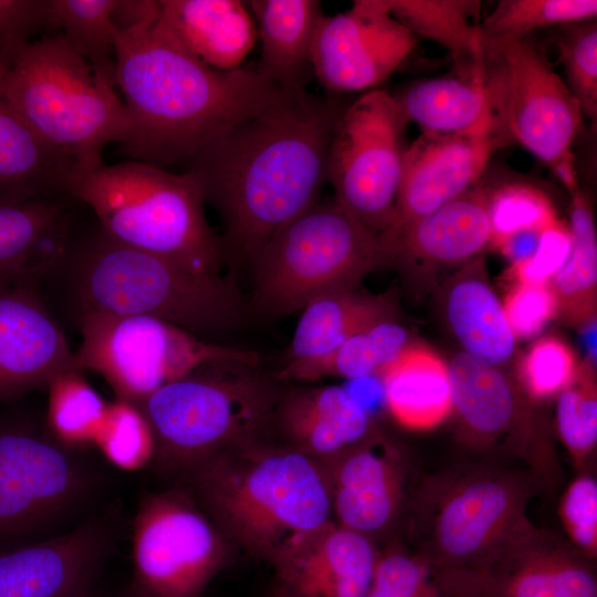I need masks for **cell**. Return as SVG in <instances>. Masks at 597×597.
I'll list each match as a JSON object with an SVG mask.
<instances>
[{
  "label": "cell",
  "instance_id": "1",
  "mask_svg": "<svg viewBox=\"0 0 597 597\" xmlns=\"http://www.w3.org/2000/svg\"><path fill=\"white\" fill-rule=\"evenodd\" d=\"M348 104L291 92L186 164L222 222L223 255L252 262L287 223L318 202L327 154Z\"/></svg>",
  "mask_w": 597,
  "mask_h": 597
},
{
  "label": "cell",
  "instance_id": "2",
  "mask_svg": "<svg viewBox=\"0 0 597 597\" xmlns=\"http://www.w3.org/2000/svg\"><path fill=\"white\" fill-rule=\"evenodd\" d=\"M116 31L115 84L130 127L121 151L165 168L185 165L235 124L293 91L256 69L214 70L154 29Z\"/></svg>",
  "mask_w": 597,
  "mask_h": 597
},
{
  "label": "cell",
  "instance_id": "3",
  "mask_svg": "<svg viewBox=\"0 0 597 597\" xmlns=\"http://www.w3.org/2000/svg\"><path fill=\"white\" fill-rule=\"evenodd\" d=\"M248 446L187 474L223 535L272 563L333 521L327 481L314 459L295 449Z\"/></svg>",
  "mask_w": 597,
  "mask_h": 597
},
{
  "label": "cell",
  "instance_id": "4",
  "mask_svg": "<svg viewBox=\"0 0 597 597\" xmlns=\"http://www.w3.org/2000/svg\"><path fill=\"white\" fill-rule=\"evenodd\" d=\"M60 270L70 271L80 314L149 316L196 335L232 329L247 316L237 289L220 275L124 245L98 226L74 237Z\"/></svg>",
  "mask_w": 597,
  "mask_h": 597
},
{
  "label": "cell",
  "instance_id": "5",
  "mask_svg": "<svg viewBox=\"0 0 597 597\" xmlns=\"http://www.w3.org/2000/svg\"><path fill=\"white\" fill-rule=\"evenodd\" d=\"M64 190L92 210L113 240L219 276L221 242L207 222L201 192L189 172L133 159L102 163L74 168Z\"/></svg>",
  "mask_w": 597,
  "mask_h": 597
},
{
  "label": "cell",
  "instance_id": "6",
  "mask_svg": "<svg viewBox=\"0 0 597 597\" xmlns=\"http://www.w3.org/2000/svg\"><path fill=\"white\" fill-rule=\"evenodd\" d=\"M3 85L30 129L77 169L102 164L104 148L128 135L129 115L115 87L59 33L27 44Z\"/></svg>",
  "mask_w": 597,
  "mask_h": 597
},
{
  "label": "cell",
  "instance_id": "7",
  "mask_svg": "<svg viewBox=\"0 0 597 597\" xmlns=\"http://www.w3.org/2000/svg\"><path fill=\"white\" fill-rule=\"evenodd\" d=\"M538 483L531 470L495 463L426 476L410 502L416 553L436 569L476 566L528 519Z\"/></svg>",
  "mask_w": 597,
  "mask_h": 597
},
{
  "label": "cell",
  "instance_id": "8",
  "mask_svg": "<svg viewBox=\"0 0 597 597\" xmlns=\"http://www.w3.org/2000/svg\"><path fill=\"white\" fill-rule=\"evenodd\" d=\"M253 368L213 362L138 405L155 436L154 462L187 473L210 457L249 444L274 405L272 385Z\"/></svg>",
  "mask_w": 597,
  "mask_h": 597
},
{
  "label": "cell",
  "instance_id": "9",
  "mask_svg": "<svg viewBox=\"0 0 597 597\" xmlns=\"http://www.w3.org/2000/svg\"><path fill=\"white\" fill-rule=\"evenodd\" d=\"M389 263L380 235L335 200L317 202L281 229L254 261V306L265 315L301 311L323 294L358 287Z\"/></svg>",
  "mask_w": 597,
  "mask_h": 597
},
{
  "label": "cell",
  "instance_id": "10",
  "mask_svg": "<svg viewBox=\"0 0 597 597\" xmlns=\"http://www.w3.org/2000/svg\"><path fill=\"white\" fill-rule=\"evenodd\" d=\"M479 63L499 147L523 146L573 193L578 185L572 148L584 117L565 81L526 39L481 53Z\"/></svg>",
  "mask_w": 597,
  "mask_h": 597
},
{
  "label": "cell",
  "instance_id": "11",
  "mask_svg": "<svg viewBox=\"0 0 597 597\" xmlns=\"http://www.w3.org/2000/svg\"><path fill=\"white\" fill-rule=\"evenodd\" d=\"M80 331L78 368L97 373L117 399L136 405L210 363L228 360L254 367L260 360L254 350L211 343L149 316L83 313Z\"/></svg>",
  "mask_w": 597,
  "mask_h": 597
},
{
  "label": "cell",
  "instance_id": "12",
  "mask_svg": "<svg viewBox=\"0 0 597 597\" xmlns=\"http://www.w3.org/2000/svg\"><path fill=\"white\" fill-rule=\"evenodd\" d=\"M93 478L76 452L27 415L0 413V551L35 542L84 502Z\"/></svg>",
  "mask_w": 597,
  "mask_h": 597
},
{
  "label": "cell",
  "instance_id": "13",
  "mask_svg": "<svg viewBox=\"0 0 597 597\" xmlns=\"http://www.w3.org/2000/svg\"><path fill=\"white\" fill-rule=\"evenodd\" d=\"M408 123L397 97L374 88L346 106L329 143L334 200L379 235L394 221Z\"/></svg>",
  "mask_w": 597,
  "mask_h": 597
},
{
  "label": "cell",
  "instance_id": "14",
  "mask_svg": "<svg viewBox=\"0 0 597 597\" xmlns=\"http://www.w3.org/2000/svg\"><path fill=\"white\" fill-rule=\"evenodd\" d=\"M189 494L171 490L139 500L128 597H200L226 565V536Z\"/></svg>",
  "mask_w": 597,
  "mask_h": 597
},
{
  "label": "cell",
  "instance_id": "15",
  "mask_svg": "<svg viewBox=\"0 0 597 597\" xmlns=\"http://www.w3.org/2000/svg\"><path fill=\"white\" fill-rule=\"evenodd\" d=\"M436 573L450 597H597L595 562L530 519L476 566Z\"/></svg>",
  "mask_w": 597,
  "mask_h": 597
},
{
  "label": "cell",
  "instance_id": "16",
  "mask_svg": "<svg viewBox=\"0 0 597 597\" xmlns=\"http://www.w3.org/2000/svg\"><path fill=\"white\" fill-rule=\"evenodd\" d=\"M458 437L475 451L505 444L538 478L554 471L551 450L535 440L531 400L503 368L463 350L448 364Z\"/></svg>",
  "mask_w": 597,
  "mask_h": 597
},
{
  "label": "cell",
  "instance_id": "17",
  "mask_svg": "<svg viewBox=\"0 0 597 597\" xmlns=\"http://www.w3.org/2000/svg\"><path fill=\"white\" fill-rule=\"evenodd\" d=\"M418 43L396 20L387 0H355L349 10L323 15L312 45V65L332 93L374 90L410 55Z\"/></svg>",
  "mask_w": 597,
  "mask_h": 597
},
{
  "label": "cell",
  "instance_id": "18",
  "mask_svg": "<svg viewBox=\"0 0 597 597\" xmlns=\"http://www.w3.org/2000/svg\"><path fill=\"white\" fill-rule=\"evenodd\" d=\"M0 551V597H90L118 532L115 513Z\"/></svg>",
  "mask_w": 597,
  "mask_h": 597
},
{
  "label": "cell",
  "instance_id": "19",
  "mask_svg": "<svg viewBox=\"0 0 597 597\" xmlns=\"http://www.w3.org/2000/svg\"><path fill=\"white\" fill-rule=\"evenodd\" d=\"M324 471L333 521L371 538L388 530L407 500V462L400 449L375 428L328 458Z\"/></svg>",
  "mask_w": 597,
  "mask_h": 597
},
{
  "label": "cell",
  "instance_id": "20",
  "mask_svg": "<svg viewBox=\"0 0 597 597\" xmlns=\"http://www.w3.org/2000/svg\"><path fill=\"white\" fill-rule=\"evenodd\" d=\"M69 369H80L75 352L38 285L0 283V404L46 389Z\"/></svg>",
  "mask_w": 597,
  "mask_h": 597
},
{
  "label": "cell",
  "instance_id": "21",
  "mask_svg": "<svg viewBox=\"0 0 597 597\" xmlns=\"http://www.w3.org/2000/svg\"><path fill=\"white\" fill-rule=\"evenodd\" d=\"M499 148L490 127L457 135L422 134L407 147L389 234L474 187Z\"/></svg>",
  "mask_w": 597,
  "mask_h": 597
},
{
  "label": "cell",
  "instance_id": "22",
  "mask_svg": "<svg viewBox=\"0 0 597 597\" xmlns=\"http://www.w3.org/2000/svg\"><path fill=\"white\" fill-rule=\"evenodd\" d=\"M378 557L371 538L332 521L271 563L272 597H365Z\"/></svg>",
  "mask_w": 597,
  "mask_h": 597
},
{
  "label": "cell",
  "instance_id": "23",
  "mask_svg": "<svg viewBox=\"0 0 597 597\" xmlns=\"http://www.w3.org/2000/svg\"><path fill=\"white\" fill-rule=\"evenodd\" d=\"M67 193L0 198V283L38 282L59 271L75 237Z\"/></svg>",
  "mask_w": 597,
  "mask_h": 597
},
{
  "label": "cell",
  "instance_id": "24",
  "mask_svg": "<svg viewBox=\"0 0 597 597\" xmlns=\"http://www.w3.org/2000/svg\"><path fill=\"white\" fill-rule=\"evenodd\" d=\"M491 195L472 187L458 198L396 231L380 235L389 263L464 265L491 241Z\"/></svg>",
  "mask_w": 597,
  "mask_h": 597
},
{
  "label": "cell",
  "instance_id": "25",
  "mask_svg": "<svg viewBox=\"0 0 597 597\" xmlns=\"http://www.w3.org/2000/svg\"><path fill=\"white\" fill-rule=\"evenodd\" d=\"M154 29L219 71L242 67L258 39L251 11L240 0H158Z\"/></svg>",
  "mask_w": 597,
  "mask_h": 597
},
{
  "label": "cell",
  "instance_id": "26",
  "mask_svg": "<svg viewBox=\"0 0 597 597\" xmlns=\"http://www.w3.org/2000/svg\"><path fill=\"white\" fill-rule=\"evenodd\" d=\"M281 428L293 449L310 458H332L373 429L369 410L344 386L296 390L280 406Z\"/></svg>",
  "mask_w": 597,
  "mask_h": 597
},
{
  "label": "cell",
  "instance_id": "27",
  "mask_svg": "<svg viewBox=\"0 0 597 597\" xmlns=\"http://www.w3.org/2000/svg\"><path fill=\"white\" fill-rule=\"evenodd\" d=\"M261 42L256 71L293 92L306 91L313 72L312 45L323 18L317 0H251L247 2Z\"/></svg>",
  "mask_w": 597,
  "mask_h": 597
},
{
  "label": "cell",
  "instance_id": "28",
  "mask_svg": "<svg viewBox=\"0 0 597 597\" xmlns=\"http://www.w3.org/2000/svg\"><path fill=\"white\" fill-rule=\"evenodd\" d=\"M444 313L463 352L504 369L516 338L491 286L483 256L462 265L446 287Z\"/></svg>",
  "mask_w": 597,
  "mask_h": 597
},
{
  "label": "cell",
  "instance_id": "29",
  "mask_svg": "<svg viewBox=\"0 0 597 597\" xmlns=\"http://www.w3.org/2000/svg\"><path fill=\"white\" fill-rule=\"evenodd\" d=\"M378 379L388 412L406 430L430 431L452 415L449 367L431 349L408 344Z\"/></svg>",
  "mask_w": 597,
  "mask_h": 597
},
{
  "label": "cell",
  "instance_id": "30",
  "mask_svg": "<svg viewBox=\"0 0 597 597\" xmlns=\"http://www.w3.org/2000/svg\"><path fill=\"white\" fill-rule=\"evenodd\" d=\"M9 66L0 59V198L66 193L65 184L75 167L48 147L14 108L3 85Z\"/></svg>",
  "mask_w": 597,
  "mask_h": 597
},
{
  "label": "cell",
  "instance_id": "31",
  "mask_svg": "<svg viewBox=\"0 0 597 597\" xmlns=\"http://www.w3.org/2000/svg\"><path fill=\"white\" fill-rule=\"evenodd\" d=\"M395 314L389 296L370 294L358 287L315 297L301 310L286 362L325 355L353 334L379 321L394 318Z\"/></svg>",
  "mask_w": 597,
  "mask_h": 597
},
{
  "label": "cell",
  "instance_id": "32",
  "mask_svg": "<svg viewBox=\"0 0 597 597\" xmlns=\"http://www.w3.org/2000/svg\"><path fill=\"white\" fill-rule=\"evenodd\" d=\"M422 134H470L491 126L489 100L479 77H442L410 86L396 96Z\"/></svg>",
  "mask_w": 597,
  "mask_h": 597
},
{
  "label": "cell",
  "instance_id": "33",
  "mask_svg": "<svg viewBox=\"0 0 597 597\" xmlns=\"http://www.w3.org/2000/svg\"><path fill=\"white\" fill-rule=\"evenodd\" d=\"M409 333L396 317L374 323L320 357L290 360L276 373L280 380L316 381L337 377L350 381L378 377L409 344Z\"/></svg>",
  "mask_w": 597,
  "mask_h": 597
},
{
  "label": "cell",
  "instance_id": "34",
  "mask_svg": "<svg viewBox=\"0 0 597 597\" xmlns=\"http://www.w3.org/2000/svg\"><path fill=\"white\" fill-rule=\"evenodd\" d=\"M391 15L415 36L448 50L459 76H479L480 11L478 0H387Z\"/></svg>",
  "mask_w": 597,
  "mask_h": 597
},
{
  "label": "cell",
  "instance_id": "35",
  "mask_svg": "<svg viewBox=\"0 0 597 597\" xmlns=\"http://www.w3.org/2000/svg\"><path fill=\"white\" fill-rule=\"evenodd\" d=\"M570 195L572 248L549 284L558 304L557 317L566 325L583 327L596 323L597 235L588 198L579 188Z\"/></svg>",
  "mask_w": 597,
  "mask_h": 597
},
{
  "label": "cell",
  "instance_id": "36",
  "mask_svg": "<svg viewBox=\"0 0 597 597\" xmlns=\"http://www.w3.org/2000/svg\"><path fill=\"white\" fill-rule=\"evenodd\" d=\"M52 30L107 83L115 84L116 0H49Z\"/></svg>",
  "mask_w": 597,
  "mask_h": 597
},
{
  "label": "cell",
  "instance_id": "37",
  "mask_svg": "<svg viewBox=\"0 0 597 597\" xmlns=\"http://www.w3.org/2000/svg\"><path fill=\"white\" fill-rule=\"evenodd\" d=\"M82 373L64 370L46 387L44 429L57 443L74 452L93 446L108 404Z\"/></svg>",
  "mask_w": 597,
  "mask_h": 597
},
{
  "label": "cell",
  "instance_id": "38",
  "mask_svg": "<svg viewBox=\"0 0 597 597\" xmlns=\"http://www.w3.org/2000/svg\"><path fill=\"white\" fill-rule=\"evenodd\" d=\"M596 17V0H501L481 21L480 54L504 43L524 40L535 30Z\"/></svg>",
  "mask_w": 597,
  "mask_h": 597
},
{
  "label": "cell",
  "instance_id": "39",
  "mask_svg": "<svg viewBox=\"0 0 597 597\" xmlns=\"http://www.w3.org/2000/svg\"><path fill=\"white\" fill-rule=\"evenodd\" d=\"M556 426L562 443L584 472L597 444V380L591 358L579 363L574 379L557 396Z\"/></svg>",
  "mask_w": 597,
  "mask_h": 597
},
{
  "label": "cell",
  "instance_id": "40",
  "mask_svg": "<svg viewBox=\"0 0 597 597\" xmlns=\"http://www.w3.org/2000/svg\"><path fill=\"white\" fill-rule=\"evenodd\" d=\"M93 446L114 467L137 471L155 459L156 440L140 406L115 398L107 404Z\"/></svg>",
  "mask_w": 597,
  "mask_h": 597
},
{
  "label": "cell",
  "instance_id": "41",
  "mask_svg": "<svg viewBox=\"0 0 597 597\" xmlns=\"http://www.w3.org/2000/svg\"><path fill=\"white\" fill-rule=\"evenodd\" d=\"M578 365L576 353L565 341L543 336L520 359L516 381L528 400H548L572 383Z\"/></svg>",
  "mask_w": 597,
  "mask_h": 597
},
{
  "label": "cell",
  "instance_id": "42",
  "mask_svg": "<svg viewBox=\"0 0 597 597\" xmlns=\"http://www.w3.org/2000/svg\"><path fill=\"white\" fill-rule=\"evenodd\" d=\"M557 39L565 83L580 106L583 117L597 121V23L596 19L559 27Z\"/></svg>",
  "mask_w": 597,
  "mask_h": 597
},
{
  "label": "cell",
  "instance_id": "43",
  "mask_svg": "<svg viewBox=\"0 0 597 597\" xmlns=\"http://www.w3.org/2000/svg\"><path fill=\"white\" fill-rule=\"evenodd\" d=\"M365 597H450L436 569L416 552L391 548L379 553Z\"/></svg>",
  "mask_w": 597,
  "mask_h": 597
},
{
  "label": "cell",
  "instance_id": "44",
  "mask_svg": "<svg viewBox=\"0 0 597 597\" xmlns=\"http://www.w3.org/2000/svg\"><path fill=\"white\" fill-rule=\"evenodd\" d=\"M491 243L495 247L522 230H543L553 224L554 209L541 192L525 187H507L491 195Z\"/></svg>",
  "mask_w": 597,
  "mask_h": 597
},
{
  "label": "cell",
  "instance_id": "45",
  "mask_svg": "<svg viewBox=\"0 0 597 597\" xmlns=\"http://www.w3.org/2000/svg\"><path fill=\"white\" fill-rule=\"evenodd\" d=\"M558 516L567 541L584 556L597 557V481L582 472L564 491Z\"/></svg>",
  "mask_w": 597,
  "mask_h": 597
},
{
  "label": "cell",
  "instance_id": "46",
  "mask_svg": "<svg viewBox=\"0 0 597 597\" xmlns=\"http://www.w3.org/2000/svg\"><path fill=\"white\" fill-rule=\"evenodd\" d=\"M514 337L530 338L558 316V304L549 283H515L502 302Z\"/></svg>",
  "mask_w": 597,
  "mask_h": 597
},
{
  "label": "cell",
  "instance_id": "47",
  "mask_svg": "<svg viewBox=\"0 0 597 597\" xmlns=\"http://www.w3.org/2000/svg\"><path fill=\"white\" fill-rule=\"evenodd\" d=\"M49 0H0V59L10 63L42 31H51Z\"/></svg>",
  "mask_w": 597,
  "mask_h": 597
},
{
  "label": "cell",
  "instance_id": "48",
  "mask_svg": "<svg viewBox=\"0 0 597 597\" xmlns=\"http://www.w3.org/2000/svg\"><path fill=\"white\" fill-rule=\"evenodd\" d=\"M573 237L558 221L545 228L533 255L524 262L511 265V277L515 283H549L564 264Z\"/></svg>",
  "mask_w": 597,
  "mask_h": 597
},
{
  "label": "cell",
  "instance_id": "49",
  "mask_svg": "<svg viewBox=\"0 0 597 597\" xmlns=\"http://www.w3.org/2000/svg\"><path fill=\"white\" fill-rule=\"evenodd\" d=\"M158 0H116L112 21L117 31L129 30L156 20Z\"/></svg>",
  "mask_w": 597,
  "mask_h": 597
},
{
  "label": "cell",
  "instance_id": "50",
  "mask_svg": "<svg viewBox=\"0 0 597 597\" xmlns=\"http://www.w3.org/2000/svg\"><path fill=\"white\" fill-rule=\"evenodd\" d=\"M543 230L519 231L504 239L496 248L510 260L511 265L524 262L535 252Z\"/></svg>",
  "mask_w": 597,
  "mask_h": 597
}]
</instances>
